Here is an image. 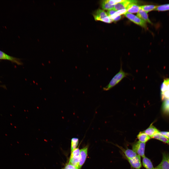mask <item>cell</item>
I'll list each match as a JSON object with an SVG mask.
<instances>
[{
	"instance_id": "1",
	"label": "cell",
	"mask_w": 169,
	"mask_h": 169,
	"mask_svg": "<svg viewBox=\"0 0 169 169\" xmlns=\"http://www.w3.org/2000/svg\"><path fill=\"white\" fill-rule=\"evenodd\" d=\"M120 67L119 72L113 77L109 84L103 88L104 91H108L111 89L119 83L124 78L131 75L128 73L125 72L123 70L122 63L121 60Z\"/></svg>"
},
{
	"instance_id": "2",
	"label": "cell",
	"mask_w": 169,
	"mask_h": 169,
	"mask_svg": "<svg viewBox=\"0 0 169 169\" xmlns=\"http://www.w3.org/2000/svg\"><path fill=\"white\" fill-rule=\"evenodd\" d=\"M93 15L96 21H100L107 23H110L113 21L108 16L107 13L100 9L96 10Z\"/></svg>"
},
{
	"instance_id": "3",
	"label": "cell",
	"mask_w": 169,
	"mask_h": 169,
	"mask_svg": "<svg viewBox=\"0 0 169 169\" xmlns=\"http://www.w3.org/2000/svg\"><path fill=\"white\" fill-rule=\"evenodd\" d=\"M80 150L77 148L71 152L68 163L78 169L80 160Z\"/></svg>"
},
{
	"instance_id": "4",
	"label": "cell",
	"mask_w": 169,
	"mask_h": 169,
	"mask_svg": "<svg viewBox=\"0 0 169 169\" xmlns=\"http://www.w3.org/2000/svg\"><path fill=\"white\" fill-rule=\"evenodd\" d=\"M146 143L137 141L132 145V149L137 154L142 157H145V151Z\"/></svg>"
},
{
	"instance_id": "5",
	"label": "cell",
	"mask_w": 169,
	"mask_h": 169,
	"mask_svg": "<svg viewBox=\"0 0 169 169\" xmlns=\"http://www.w3.org/2000/svg\"><path fill=\"white\" fill-rule=\"evenodd\" d=\"M139 2V1L137 0H124L122 2L118 3L114 5L113 9L116 11L123 9H127L131 4H137Z\"/></svg>"
},
{
	"instance_id": "6",
	"label": "cell",
	"mask_w": 169,
	"mask_h": 169,
	"mask_svg": "<svg viewBox=\"0 0 169 169\" xmlns=\"http://www.w3.org/2000/svg\"><path fill=\"white\" fill-rule=\"evenodd\" d=\"M124 15L125 17L134 23L145 28H147L146 22L137 16L127 12H126Z\"/></svg>"
},
{
	"instance_id": "7",
	"label": "cell",
	"mask_w": 169,
	"mask_h": 169,
	"mask_svg": "<svg viewBox=\"0 0 169 169\" xmlns=\"http://www.w3.org/2000/svg\"><path fill=\"white\" fill-rule=\"evenodd\" d=\"M0 59L8 60L19 65H22L23 64V63L21 61V59L9 55L0 50Z\"/></svg>"
},
{
	"instance_id": "8",
	"label": "cell",
	"mask_w": 169,
	"mask_h": 169,
	"mask_svg": "<svg viewBox=\"0 0 169 169\" xmlns=\"http://www.w3.org/2000/svg\"><path fill=\"white\" fill-rule=\"evenodd\" d=\"M127 159L132 168L136 169H140L142 166V164L140 156L137 155L134 157Z\"/></svg>"
},
{
	"instance_id": "9",
	"label": "cell",
	"mask_w": 169,
	"mask_h": 169,
	"mask_svg": "<svg viewBox=\"0 0 169 169\" xmlns=\"http://www.w3.org/2000/svg\"><path fill=\"white\" fill-rule=\"evenodd\" d=\"M155 167L157 169H169V154L163 153L161 162Z\"/></svg>"
},
{
	"instance_id": "10",
	"label": "cell",
	"mask_w": 169,
	"mask_h": 169,
	"mask_svg": "<svg viewBox=\"0 0 169 169\" xmlns=\"http://www.w3.org/2000/svg\"><path fill=\"white\" fill-rule=\"evenodd\" d=\"M88 146H86L80 150V160L78 169H81L84 164L87 155Z\"/></svg>"
},
{
	"instance_id": "11",
	"label": "cell",
	"mask_w": 169,
	"mask_h": 169,
	"mask_svg": "<svg viewBox=\"0 0 169 169\" xmlns=\"http://www.w3.org/2000/svg\"><path fill=\"white\" fill-rule=\"evenodd\" d=\"M143 131L151 138L154 135L159 133L160 132L152 124H151L147 128Z\"/></svg>"
},
{
	"instance_id": "12",
	"label": "cell",
	"mask_w": 169,
	"mask_h": 169,
	"mask_svg": "<svg viewBox=\"0 0 169 169\" xmlns=\"http://www.w3.org/2000/svg\"><path fill=\"white\" fill-rule=\"evenodd\" d=\"M137 16L146 22L152 24L149 18L147 13L140 8V7L139 11L137 13Z\"/></svg>"
},
{
	"instance_id": "13",
	"label": "cell",
	"mask_w": 169,
	"mask_h": 169,
	"mask_svg": "<svg viewBox=\"0 0 169 169\" xmlns=\"http://www.w3.org/2000/svg\"><path fill=\"white\" fill-rule=\"evenodd\" d=\"M118 146L123 151L127 158H132L137 155V154L132 150L128 148L125 149L121 146Z\"/></svg>"
},
{
	"instance_id": "14",
	"label": "cell",
	"mask_w": 169,
	"mask_h": 169,
	"mask_svg": "<svg viewBox=\"0 0 169 169\" xmlns=\"http://www.w3.org/2000/svg\"><path fill=\"white\" fill-rule=\"evenodd\" d=\"M137 138L139 141L143 142L146 143L150 139V137L143 131L140 132L137 136Z\"/></svg>"
},
{
	"instance_id": "15",
	"label": "cell",
	"mask_w": 169,
	"mask_h": 169,
	"mask_svg": "<svg viewBox=\"0 0 169 169\" xmlns=\"http://www.w3.org/2000/svg\"><path fill=\"white\" fill-rule=\"evenodd\" d=\"M142 162L143 166L146 169H152L154 168L150 160L145 156L143 157Z\"/></svg>"
},
{
	"instance_id": "16",
	"label": "cell",
	"mask_w": 169,
	"mask_h": 169,
	"mask_svg": "<svg viewBox=\"0 0 169 169\" xmlns=\"http://www.w3.org/2000/svg\"><path fill=\"white\" fill-rule=\"evenodd\" d=\"M140 6L137 4H131L127 9V12L130 13H138L140 9Z\"/></svg>"
},
{
	"instance_id": "17",
	"label": "cell",
	"mask_w": 169,
	"mask_h": 169,
	"mask_svg": "<svg viewBox=\"0 0 169 169\" xmlns=\"http://www.w3.org/2000/svg\"><path fill=\"white\" fill-rule=\"evenodd\" d=\"M102 8L104 10H108L113 9L114 5H111L108 2L107 0H103L101 2Z\"/></svg>"
},
{
	"instance_id": "18",
	"label": "cell",
	"mask_w": 169,
	"mask_h": 169,
	"mask_svg": "<svg viewBox=\"0 0 169 169\" xmlns=\"http://www.w3.org/2000/svg\"><path fill=\"white\" fill-rule=\"evenodd\" d=\"M151 138H155L164 142L169 143V139L165 136L160 134L159 133L153 136Z\"/></svg>"
},
{
	"instance_id": "19",
	"label": "cell",
	"mask_w": 169,
	"mask_h": 169,
	"mask_svg": "<svg viewBox=\"0 0 169 169\" xmlns=\"http://www.w3.org/2000/svg\"><path fill=\"white\" fill-rule=\"evenodd\" d=\"M157 6L152 5H147L140 6V7L143 10L147 13L151 11L154 10Z\"/></svg>"
},
{
	"instance_id": "20",
	"label": "cell",
	"mask_w": 169,
	"mask_h": 169,
	"mask_svg": "<svg viewBox=\"0 0 169 169\" xmlns=\"http://www.w3.org/2000/svg\"><path fill=\"white\" fill-rule=\"evenodd\" d=\"M79 143V139L77 138H72L71 141V149L72 152L77 148Z\"/></svg>"
},
{
	"instance_id": "21",
	"label": "cell",
	"mask_w": 169,
	"mask_h": 169,
	"mask_svg": "<svg viewBox=\"0 0 169 169\" xmlns=\"http://www.w3.org/2000/svg\"><path fill=\"white\" fill-rule=\"evenodd\" d=\"M154 10L159 11H165L169 10V4L157 6Z\"/></svg>"
},
{
	"instance_id": "22",
	"label": "cell",
	"mask_w": 169,
	"mask_h": 169,
	"mask_svg": "<svg viewBox=\"0 0 169 169\" xmlns=\"http://www.w3.org/2000/svg\"><path fill=\"white\" fill-rule=\"evenodd\" d=\"M161 98L162 100H164L166 99H169V90H166L161 92Z\"/></svg>"
},
{
	"instance_id": "23",
	"label": "cell",
	"mask_w": 169,
	"mask_h": 169,
	"mask_svg": "<svg viewBox=\"0 0 169 169\" xmlns=\"http://www.w3.org/2000/svg\"><path fill=\"white\" fill-rule=\"evenodd\" d=\"M124 0H107L108 2L111 5H114L116 4L121 2H122Z\"/></svg>"
},
{
	"instance_id": "24",
	"label": "cell",
	"mask_w": 169,
	"mask_h": 169,
	"mask_svg": "<svg viewBox=\"0 0 169 169\" xmlns=\"http://www.w3.org/2000/svg\"><path fill=\"white\" fill-rule=\"evenodd\" d=\"M61 169H78L73 165L69 164H66L64 167Z\"/></svg>"
},
{
	"instance_id": "25",
	"label": "cell",
	"mask_w": 169,
	"mask_h": 169,
	"mask_svg": "<svg viewBox=\"0 0 169 169\" xmlns=\"http://www.w3.org/2000/svg\"><path fill=\"white\" fill-rule=\"evenodd\" d=\"M165 105L166 109L169 112V99L165 100Z\"/></svg>"
},
{
	"instance_id": "26",
	"label": "cell",
	"mask_w": 169,
	"mask_h": 169,
	"mask_svg": "<svg viewBox=\"0 0 169 169\" xmlns=\"http://www.w3.org/2000/svg\"><path fill=\"white\" fill-rule=\"evenodd\" d=\"M117 11L114 9H112L108 11L107 13L108 16H109L114 14Z\"/></svg>"
},
{
	"instance_id": "27",
	"label": "cell",
	"mask_w": 169,
	"mask_h": 169,
	"mask_svg": "<svg viewBox=\"0 0 169 169\" xmlns=\"http://www.w3.org/2000/svg\"><path fill=\"white\" fill-rule=\"evenodd\" d=\"M127 9L121 10L117 11L116 13L119 15H121L124 14L125 13L127 12Z\"/></svg>"
},
{
	"instance_id": "28",
	"label": "cell",
	"mask_w": 169,
	"mask_h": 169,
	"mask_svg": "<svg viewBox=\"0 0 169 169\" xmlns=\"http://www.w3.org/2000/svg\"><path fill=\"white\" fill-rule=\"evenodd\" d=\"M159 133L169 139V132L161 131L159 132Z\"/></svg>"
},
{
	"instance_id": "29",
	"label": "cell",
	"mask_w": 169,
	"mask_h": 169,
	"mask_svg": "<svg viewBox=\"0 0 169 169\" xmlns=\"http://www.w3.org/2000/svg\"><path fill=\"white\" fill-rule=\"evenodd\" d=\"M121 17L120 15H119L113 19V21L115 22L118 21L121 19Z\"/></svg>"
},
{
	"instance_id": "30",
	"label": "cell",
	"mask_w": 169,
	"mask_h": 169,
	"mask_svg": "<svg viewBox=\"0 0 169 169\" xmlns=\"http://www.w3.org/2000/svg\"><path fill=\"white\" fill-rule=\"evenodd\" d=\"M165 79L169 84V78H167Z\"/></svg>"
},
{
	"instance_id": "31",
	"label": "cell",
	"mask_w": 169,
	"mask_h": 169,
	"mask_svg": "<svg viewBox=\"0 0 169 169\" xmlns=\"http://www.w3.org/2000/svg\"><path fill=\"white\" fill-rule=\"evenodd\" d=\"M157 169L156 167L155 168H154L153 169Z\"/></svg>"
},
{
	"instance_id": "32",
	"label": "cell",
	"mask_w": 169,
	"mask_h": 169,
	"mask_svg": "<svg viewBox=\"0 0 169 169\" xmlns=\"http://www.w3.org/2000/svg\"></svg>"
},
{
	"instance_id": "33",
	"label": "cell",
	"mask_w": 169,
	"mask_h": 169,
	"mask_svg": "<svg viewBox=\"0 0 169 169\" xmlns=\"http://www.w3.org/2000/svg\"></svg>"
}]
</instances>
